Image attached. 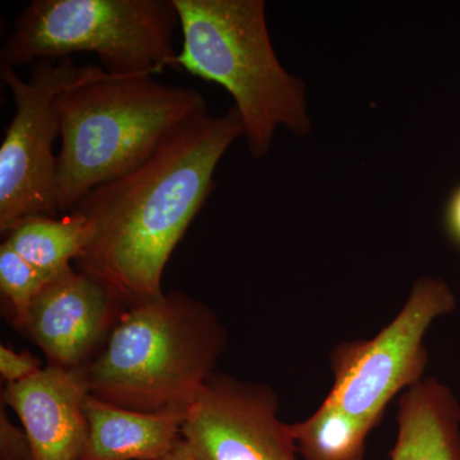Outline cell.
<instances>
[{
    "label": "cell",
    "mask_w": 460,
    "mask_h": 460,
    "mask_svg": "<svg viewBox=\"0 0 460 460\" xmlns=\"http://www.w3.org/2000/svg\"><path fill=\"white\" fill-rule=\"evenodd\" d=\"M241 136L237 108L199 115L135 171L87 193L72 210L93 229L77 270L127 308L164 295L166 263L213 192L217 165Z\"/></svg>",
    "instance_id": "cell-1"
},
{
    "label": "cell",
    "mask_w": 460,
    "mask_h": 460,
    "mask_svg": "<svg viewBox=\"0 0 460 460\" xmlns=\"http://www.w3.org/2000/svg\"><path fill=\"white\" fill-rule=\"evenodd\" d=\"M60 118L57 201L69 214L91 190L123 177L190 120L208 113L199 90L113 75L87 65L57 100Z\"/></svg>",
    "instance_id": "cell-2"
},
{
    "label": "cell",
    "mask_w": 460,
    "mask_h": 460,
    "mask_svg": "<svg viewBox=\"0 0 460 460\" xmlns=\"http://www.w3.org/2000/svg\"><path fill=\"white\" fill-rule=\"evenodd\" d=\"M226 347L213 308L180 290L164 292L124 311L86 367L90 394L127 410L186 414Z\"/></svg>",
    "instance_id": "cell-3"
},
{
    "label": "cell",
    "mask_w": 460,
    "mask_h": 460,
    "mask_svg": "<svg viewBox=\"0 0 460 460\" xmlns=\"http://www.w3.org/2000/svg\"><path fill=\"white\" fill-rule=\"evenodd\" d=\"M183 41L174 68L224 87L241 114L248 148L262 159L278 127L311 131L305 87L272 48L263 0H172Z\"/></svg>",
    "instance_id": "cell-4"
},
{
    "label": "cell",
    "mask_w": 460,
    "mask_h": 460,
    "mask_svg": "<svg viewBox=\"0 0 460 460\" xmlns=\"http://www.w3.org/2000/svg\"><path fill=\"white\" fill-rule=\"evenodd\" d=\"M180 17L172 0H33L0 51L12 68L90 51L108 74L153 75L174 68Z\"/></svg>",
    "instance_id": "cell-5"
},
{
    "label": "cell",
    "mask_w": 460,
    "mask_h": 460,
    "mask_svg": "<svg viewBox=\"0 0 460 460\" xmlns=\"http://www.w3.org/2000/svg\"><path fill=\"white\" fill-rule=\"evenodd\" d=\"M456 308V295L449 284L420 278L401 311L375 337L343 341L332 348V385L326 401L371 429L376 428L396 395L428 377L426 335L436 320Z\"/></svg>",
    "instance_id": "cell-6"
},
{
    "label": "cell",
    "mask_w": 460,
    "mask_h": 460,
    "mask_svg": "<svg viewBox=\"0 0 460 460\" xmlns=\"http://www.w3.org/2000/svg\"><path fill=\"white\" fill-rule=\"evenodd\" d=\"M87 66L72 58L33 63L29 80L0 63V77L14 102V114L0 146V233L7 235L21 220L35 215L57 217L58 159L53 145L60 136L57 100L80 81Z\"/></svg>",
    "instance_id": "cell-7"
},
{
    "label": "cell",
    "mask_w": 460,
    "mask_h": 460,
    "mask_svg": "<svg viewBox=\"0 0 460 460\" xmlns=\"http://www.w3.org/2000/svg\"><path fill=\"white\" fill-rule=\"evenodd\" d=\"M272 387L217 374L208 378L181 426L199 460H301Z\"/></svg>",
    "instance_id": "cell-8"
},
{
    "label": "cell",
    "mask_w": 460,
    "mask_h": 460,
    "mask_svg": "<svg viewBox=\"0 0 460 460\" xmlns=\"http://www.w3.org/2000/svg\"><path fill=\"white\" fill-rule=\"evenodd\" d=\"M126 310L107 288L69 268L39 293L21 332L39 345L48 365L81 370L102 352Z\"/></svg>",
    "instance_id": "cell-9"
},
{
    "label": "cell",
    "mask_w": 460,
    "mask_h": 460,
    "mask_svg": "<svg viewBox=\"0 0 460 460\" xmlns=\"http://www.w3.org/2000/svg\"><path fill=\"white\" fill-rule=\"evenodd\" d=\"M89 394L86 368L47 365L27 380L5 386L2 401L22 422L32 460H80L89 434L84 410Z\"/></svg>",
    "instance_id": "cell-10"
},
{
    "label": "cell",
    "mask_w": 460,
    "mask_h": 460,
    "mask_svg": "<svg viewBox=\"0 0 460 460\" xmlns=\"http://www.w3.org/2000/svg\"><path fill=\"white\" fill-rule=\"evenodd\" d=\"M89 425L80 460H163L181 438L186 414L145 413L87 395Z\"/></svg>",
    "instance_id": "cell-11"
},
{
    "label": "cell",
    "mask_w": 460,
    "mask_h": 460,
    "mask_svg": "<svg viewBox=\"0 0 460 460\" xmlns=\"http://www.w3.org/2000/svg\"><path fill=\"white\" fill-rule=\"evenodd\" d=\"M390 460H460V404L453 390L425 377L399 398Z\"/></svg>",
    "instance_id": "cell-12"
},
{
    "label": "cell",
    "mask_w": 460,
    "mask_h": 460,
    "mask_svg": "<svg viewBox=\"0 0 460 460\" xmlns=\"http://www.w3.org/2000/svg\"><path fill=\"white\" fill-rule=\"evenodd\" d=\"M91 237L93 229L86 217L72 211L60 219L45 215L26 217L5 235L4 242L27 262L54 278L84 255Z\"/></svg>",
    "instance_id": "cell-13"
},
{
    "label": "cell",
    "mask_w": 460,
    "mask_h": 460,
    "mask_svg": "<svg viewBox=\"0 0 460 460\" xmlns=\"http://www.w3.org/2000/svg\"><path fill=\"white\" fill-rule=\"evenodd\" d=\"M290 429L301 460H365L372 431L326 399L308 419L292 423Z\"/></svg>",
    "instance_id": "cell-14"
},
{
    "label": "cell",
    "mask_w": 460,
    "mask_h": 460,
    "mask_svg": "<svg viewBox=\"0 0 460 460\" xmlns=\"http://www.w3.org/2000/svg\"><path fill=\"white\" fill-rule=\"evenodd\" d=\"M51 279L53 277L36 269L3 242L0 246V290L11 308L16 328L22 330L32 302Z\"/></svg>",
    "instance_id": "cell-15"
},
{
    "label": "cell",
    "mask_w": 460,
    "mask_h": 460,
    "mask_svg": "<svg viewBox=\"0 0 460 460\" xmlns=\"http://www.w3.org/2000/svg\"><path fill=\"white\" fill-rule=\"evenodd\" d=\"M0 460H32L29 436L25 429L12 422L3 402L0 407Z\"/></svg>",
    "instance_id": "cell-16"
},
{
    "label": "cell",
    "mask_w": 460,
    "mask_h": 460,
    "mask_svg": "<svg viewBox=\"0 0 460 460\" xmlns=\"http://www.w3.org/2000/svg\"><path fill=\"white\" fill-rule=\"evenodd\" d=\"M41 362L29 350L18 353L5 345H0V374L5 385L17 384L33 376L41 370Z\"/></svg>",
    "instance_id": "cell-17"
},
{
    "label": "cell",
    "mask_w": 460,
    "mask_h": 460,
    "mask_svg": "<svg viewBox=\"0 0 460 460\" xmlns=\"http://www.w3.org/2000/svg\"><path fill=\"white\" fill-rule=\"evenodd\" d=\"M445 226L447 234L460 246V187L453 193L445 211Z\"/></svg>",
    "instance_id": "cell-18"
},
{
    "label": "cell",
    "mask_w": 460,
    "mask_h": 460,
    "mask_svg": "<svg viewBox=\"0 0 460 460\" xmlns=\"http://www.w3.org/2000/svg\"><path fill=\"white\" fill-rule=\"evenodd\" d=\"M163 460H199L189 447V444L181 438L168 456Z\"/></svg>",
    "instance_id": "cell-19"
}]
</instances>
